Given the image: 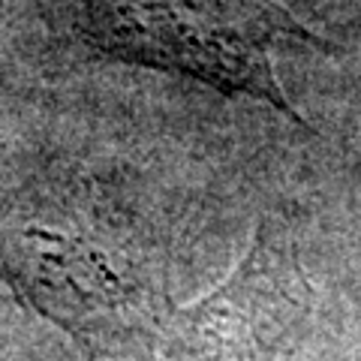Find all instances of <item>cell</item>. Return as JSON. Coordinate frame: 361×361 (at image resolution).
<instances>
[{
    "instance_id": "2",
    "label": "cell",
    "mask_w": 361,
    "mask_h": 361,
    "mask_svg": "<svg viewBox=\"0 0 361 361\" xmlns=\"http://www.w3.org/2000/svg\"><path fill=\"white\" fill-rule=\"evenodd\" d=\"M310 280L283 223L259 220L253 241L208 295L169 313L160 361H280L310 313Z\"/></svg>"
},
{
    "instance_id": "1",
    "label": "cell",
    "mask_w": 361,
    "mask_h": 361,
    "mask_svg": "<svg viewBox=\"0 0 361 361\" xmlns=\"http://www.w3.org/2000/svg\"><path fill=\"white\" fill-rule=\"evenodd\" d=\"M283 37L334 49L280 0H115L97 16V39L118 58L184 73L229 97L250 94L304 123L271 61Z\"/></svg>"
}]
</instances>
